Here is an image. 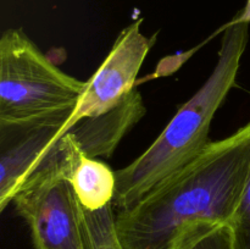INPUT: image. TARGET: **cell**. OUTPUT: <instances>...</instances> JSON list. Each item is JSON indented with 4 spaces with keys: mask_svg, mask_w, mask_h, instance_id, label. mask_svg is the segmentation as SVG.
<instances>
[{
    "mask_svg": "<svg viewBox=\"0 0 250 249\" xmlns=\"http://www.w3.org/2000/svg\"><path fill=\"white\" fill-rule=\"evenodd\" d=\"M85 82L54 65L21 28L0 38V127L73 111Z\"/></svg>",
    "mask_w": 250,
    "mask_h": 249,
    "instance_id": "cell-3",
    "label": "cell"
},
{
    "mask_svg": "<svg viewBox=\"0 0 250 249\" xmlns=\"http://www.w3.org/2000/svg\"><path fill=\"white\" fill-rule=\"evenodd\" d=\"M73 111L48 116L20 126L0 127V210L12 203L28 183L61 173L70 180L77 159L82 155L68 131Z\"/></svg>",
    "mask_w": 250,
    "mask_h": 249,
    "instance_id": "cell-4",
    "label": "cell"
},
{
    "mask_svg": "<svg viewBox=\"0 0 250 249\" xmlns=\"http://www.w3.org/2000/svg\"><path fill=\"white\" fill-rule=\"evenodd\" d=\"M112 205L98 210H88L80 204L85 249H122L117 237Z\"/></svg>",
    "mask_w": 250,
    "mask_h": 249,
    "instance_id": "cell-9",
    "label": "cell"
},
{
    "mask_svg": "<svg viewBox=\"0 0 250 249\" xmlns=\"http://www.w3.org/2000/svg\"><path fill=\"white\" fill-rule=\"evenodd\" d=\"M229 23H250V0H247L244 9L232 21H229Z\"/></svg>",
    "mask_w": 250,
    "mask_h": 249,
    "instance_id": "cell-12",
    "label": "cell"
},
{
    "mask_svg": "<svg viewBox=\"0 0 250 249\" xmlns=\"http://www.w3.org/2000/svg\"><path fill=\"white\" fill-rule=\"evenodd\" d=\"M146 109L137 89L116 107L97 116L83 117L67 129L81 153L88 158H110L121 139L146 115Z\"/></svg>",
    "mask_w": 250,
    "mask_h": 249,
    "instance_id": "cell-7",
    "label": "cell"
},
{
    "mask_svg": "<svg viewBox=\"0 0 250 249\" xmlns=\"http://www.w3.org/2000/svg\"><path fill=\"white\" fill-rule=\"evenodd\" d=\"M12 203L36 249H85L80 203L66 176L38 178L20 189Z\"/></svg>",
    "mask_w": 250,
    "mask_h": 249,
    "instance_id": "cell-5",
    "label": "cell"
},
{
    "mask_svg": "<svg viewBox=\"0 0 250 249\" xmlns=\"http://www.w3.org/2000/svg\"><path fill=\"white\" fill-rule=\"evenodd\" d=\"M249 24L227 23L211 75L182 105L160 136L129 165L116 171L114 205L136 204L159 182L197 158L211 141V121L234 85L246 51Z\"/></svg>",
    "mask_w": 250,
    "mask_h": 249,
    "instance_id": "cell-2",
    "label": "cell"
},
{
    "mask_svg": "<svg viewBox=\"0 0 250 249\" xmlns=\"http://www.w3.org/2000/svg\"><path fill=\"white\" fill-rule=\"evenodd\" d=\"M173 249H233L231 226L200 225L189 229Z\"/></svg>",
    "mask_w": 250,
    "mask_h": 249,
    "instance_id": "cell-10",
    "label": "cell"
},
{
    "mask_svg": "<svg viewBox=\"0 0 250 249\" xmlns=\"http://www.w3.org/2000/svg\"><path fill=\"white\" fill-rule=\"evenodd\" d=\"M142 19L137 20L119 34L104 62L85 82L65 132L83 117L110 111L134 89L139 70L155 41L142 33Z\"/></svg>",
    "mask_w": 250,
    "mask_h": 249,
    "instance_id": "cell-6",
    "label": "cell"
},
{
    "mask_svg": "<svg viewBox=\"0 0 250 249\" xmlns=\"http://www.w3.org/2000/svg\"><path fill=\"white\" fill-rule=\"evenodd\" d=\"M78 203L88 210H98L114 204L116 171L98 159L81 155L70 176Z\"/></svg>",
    "mask_w": 250,
    "mask_h": 249,
    "instance_id": "cell-8",
    "label": "cell"
},
{
    "mask_svg": "<svg viewBox=\"0 0 250 249\" xmlns=\"http://www.w3.org/2000/svg\"><path fill=\"white\" fill-rule=\"evenodd\" d=\"M229 226L233 249H250V177Z\"/></svg>",
    "mask_w": 250,
    "mask_h": 249,
    "instance_id": "cell-11",
    "label": "cell"
},
{
    "mask_svg": "<svg viewBox=\"0 0 250 249\" xmlns=\"http://www.w3.org/2000/svg\"><path fill=\"white\" fill-rule=\"evenodd\" d=\"M250 177V122L115 214L122 249H173L200 225L229 224Z\"/></svg>",
    "mask_w": 250,
    "mask_h": 249,
    "instance_id": "cell-1",
    "label": "cell"
}]
</instances>
